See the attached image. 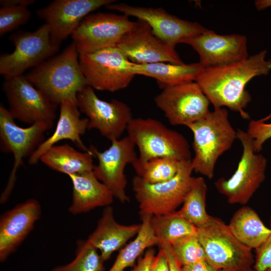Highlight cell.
<instances>
[{
  "instance_id": "ab89813d",
  "label": "cell",
  "mask_w": 271,
  "mask_h": 271,
  "mask_svg": "<svg viewBox=\"0 0 271 271\" xmlns=\"http://www.w3.org/2000/svg\"><path fill=\"white\" fill-rule=\"evenodd\" d=\"M35 0H1V7L24 6L28 7L35 3Z\"/></svg>"
},
{
  "instance_id": "ba28073f",
  "label": "cell",
  "mask_w": 271,
  "mask_h": 271,
  "mask_svg": "<svg viewBox=\"0 0 271 271\" xmlns=\"http://www.w3.org/2000/svg\"><path fill=\"white\" fill-rule=\"evenodd\" d=\"M53 123L37 122L27 127L17 125L8 109L0 106V148L3 152L12 153L13 168L7 184L2 193L1 203L6 202L14 188L18 170L26 157L30 158L45 140V132Z\"/></svg>"
},
{
  "instance_id": "f546056e",
  "label": "cell",
  "mask_w": 271,
  "mask_h": 271,
  "mask_svg": "<svg viewBox=\"0 0 271 271\" xmlns=\"http://www.w3.org/2000/svg\"><path fill=\"white\" fill-rule=\"evenodd\" d=\"M184 161L168 157L155 158L134 170L137 175L149 184L164 182L174 177Z\"/></svg>"
},
{
  "instance_id": "52a82bcc",
  "label": "cell",
  "mask_w": 271,
  "mask_h": 271,
  "mask_svg": "<svg viewBox=\"0 0 271 271\" xmlns=\"http://www.w3.org/2000/svg\"><path fill=\"white\" fill-rule=\"evenodd\" d=\"M193 171L190 160L184 161L176 175L164 182L149 184L135 176L132 187L140 215H161L176 211L189 191Z\"/></svg>"
},
{
  "instance_id": "3957f363",
  "label": "cell",
  "mask_w": 271,
  "mask_h": 271,
  "mask_svg": "<svg viewBox=\"0 0 271 271\" xmlns=\"http://www.w3.org/2000/svg\"><path fill=\"white\" fill-rule=\"evenodd\" d=\"M187 127L193 134V171L211 179L218 158L237 139V130L231 125L228 111L223 107L214 108L205 117Z\"/></svg>"
},
{
  "instance_id": "e0dca14e",
  "label": "cell",
  "mask_w": 271,
  "mask_h": 271,
  "mask_svg": "<svg viewBox=\"0 0 271 271\" xmlns=\"http://www.w3.org/2000/svg\"><path fill=\"white\" fill-rule=\"evenodd\" d=\"M114 0H55L36 11L49 29L52 44L61 43L77 28L89 14L100 8L114 3Z\"/></svg>"
},
{
  "instance_id": "44dd1931",
  "label": "cell",
  "mask_w": 271,
  "mask_h": 271,
  "mask_svg": "<svg viewBox=\"0 0 271 271\" xmlns=\"http://www.w3.org/2000/svg\"><path fill=\"white\" fill-rule=\"evenodd\" d=\"M88 123L87 118L80 117V111L77 104L69 101L62 102L60 104L59 117L54 132L29 158V164H36L48 150L65 140L71 141L82 151H89L81 138L87 129Z\"/></svg>"
},
{
  "instance_id": "7a4b0ae2",
  "label": "cell",
  "mask_w": 271,
  "mask_h": 271,
  "mask_svg": "<svg viewBox=\"0 0 271 271\" xmlns=\"http://www.w3.org/2000/svg\"><path fill=\"white\" fill-rule=\"evenodd\" d=\"M79 56L72 42L60 53L33 68L25 76L56 104L69 101L77 105L78 93L88 85Z\"/></svg>"
},
{
  "instance_id": "60d3db41",
  "label": "cell",
  "mask_w": 271,
  "mask_h": 271,
  "mask_svg": "<svg viewBox=\"0 0 271 271\" xmlns=\"http://www.w3.org/2000/svg\"><path fill=\"white\" fill-rule=\"evenodd\" d=\"M255 6L258 11H262L271 7V0H257L255 1Z\"/></svg>"
},
{
  "instance_id": "ffe728a7",
  "label": "cell",
  "mask_w": 271,
  "mask_h": 271,
  "mask_svg": "<svg viewBox=\"0 0 271 271\" xmlns=\"http://www.w3.org/2000/svg\"><path fill=\"white\" fill-rule=\"evenodd\" d=\"M41 214L36 199H30L5 212L0 219V261L14 252L33 229Z\"/></svg>"
},
{
  "instance_id": "8fae6325",
  "label": "cell",
  "mask_w": 271,
  "mask_h": 271,
  "mask_svg": "<svg viewBox=\"0 0 271 271\" xmlns=\"http://www.w3.org/2000/svg\"><path fill=\"white\" fill-rule=\"evenodd\" d=\"M3 90L14 119L31 125L37 122L53 123L58 104L35 87L24 75L5 79Z\"/></svg>"
},
{
  "instance_id": "e575fe53",
  "label": "cell",
  "mask_w": 271,
  "mask_h": 271,
  "mask_svg": "<svg viewBox=\"0 0 271 271\" xmlns=\"http://www.w3.org/2000/svg\"><path fill=\"white\" fill-rule=\"evenodd\" d=\"M269 228L271 229V215L269 218ZM255 256L253 268L256 271H265L271 267V233L266 240L255 249Z\"/></svg>"
},
{
  "instance_id": "9a60e30c",
  "label": "cell",
  "mask_w": 271,
  "mask_h": 271,
  "mask_svg": "<svg viewBox=\"0 0 271 271\" xmlns=\"http://www.w3.org/2000/svg\"><path fill=\"white\" fill-rule=\"evenodd\" d=\"M105 8L147 22L158 39L174 48L178 44L184 43L207 30L197 22L181 19L160 8L133 6L124 3L110 4Z\"/></svg>"
},
{
  "instance_id": "d6a6232c",
  "label": "cell",
  "mask_w": 271,
  "mask_h": 271,
  "mask_svg": "<svg viewBox=\"0 0 271 271\" xmlns=\"http://www.w3.org/2000/svg\"><path fill=\"white\" fill-rule=\"evenodd\" d=\"M31 13L27 7L3 6L0 9V36L26 23Z\"/></svg>"
},
{
  "instance_id": "603a6c76",
  "label": "cell",
  "mask_w": 271,
  "mask_h": 271,
  "mask_svg": "<svg viewBox=\"0 0 271 271\" xmlns=\"http://www.w3.org/2000/svg\"><path fill=\"white\" fill-rule=\"evenodd\" d=\"M72 184V201L68 208L73 215L86 213L100 207L109 206L114 198L110 190L93 171L68 176Z\"/></svg>"
},
{
  "instance_id": "7402d4cb",
  "label": "cell",
  "mask_w": 271,
  "mask_h": 271,
  "mask_svg": "<svg viewBox=\"0 0 271 271\" xmlns=\"http://www.w3.org/2000/svg\"><path fill=\"white\" fill-rule=\"evenodd\" d=\"M141 224L123 225L118 223L110 206L104 209L94 231L86 240L100 251L105 261L112 253L121 249L126 242L138 233Z\"/></svg>"
},
{
  "instance_id": "b9f144b4",
  "label": "cell",
  "mask_w": 271,
  "mask_h": 271,
  "mask_svg": "<svg viewBox=\"0 0 271 271\" xmlns=\"http://www.w3.org/2000/svg\"><path fill=\"white\" fill-rule=\"evenodd\" d=\"M271 118V112L263 118L258 119L261 122H265Z\"/></svg>"
},
{
  "instance_id": "f35d334b",
  "label": "cell",
  "mask_w": 271,
  "mask_h": 271,
  "mask_svg": "<svg viewBox=\"0 0 271 271\" xmlns=\"http://www.w3.org/2000/svg\"><path fill=\"white\" fill-rule=\"evenodd\" d=\"M182 271H219L206 260L182 266Z\"/></svg>"
},
{
  "instance_id": "30bf717a",
  "label": "cell",
  "mask_w": 271,
  "mask_h": 271,
  "mask_svg": "<svg viewBox=\"0 0 271 271\" xmlns=\"http://www.w3.org/2000/svg\"><path fill=\"white\" fill-rule=\"evenodd\" d=\"M9 39L15 46L14 51L0 56V74L5 79L23 75L27 69L53 56L59 49L52 44L46 24L33 32L17 31Z\"/></svg>"
},
{
  "instance_id": "9c48e42d",
  "label": "cell",
  "mask_w": 271,
  "mask_h": 271,
  "mask_svg": "<svg viewBox=\"0 0 271 271\" xmlns=\"http://www.w3.org/2000/svg\"><path fill=\"white\" fill-rule=\"evenodd\" d=\"M81 71L94 89L114 92L128 86L134 77L130 61L117 47L79 55Z\"/></svg>"
},
{
  "instance_id": "5bb4252c",
  "label": "cell",
  "mask_w": 271,
  "mask_h": 271,
  "mask_svg": "<svg viewBox=\"0 0 271 271\" xmlns=\"http://www.w3.org/2000/svg\"><path fill=\"white\" fill-rule=\"evenodd\" d=\"M154 100L173 125L187 126L205 117L210 112V102L195 81L166 87Z\"/></svg>"
},
{
  "instance_id": "484cf974",
  "label": "cell",
  "mask_w": 271,
  "mask_h": 271,
  "mask_svg": "<svg viewBox=\"0 0 271 271\" xmlns=\"http://www.w3.org/2000/svg\"><path fill=\"white\" fill-rule=\"evenodd\" d=\"M228 225L235 237L251 249L258 248L271 233V229L263 224L257 213L246 206L233 214Z\"/></svg>"
},
{
  "instance_id": "f1b7e54d",
  "label": "cell",
  "mask_w": 271,
  "mask_h": 271,
  "mask_svg": "<svg viewBox=\"0 0 271 271\" xmlns=\"http://www.w3.org/2000/svg\"><path fill=\"white\" fill-rule=\"evenodd\" d=\"M207 187L202 177H193L189 191L178 213L197 228L205 225L209 220L206 210Z\"/></svg>"
},
{
  "instance_id": "8992f818",
  "label": "cell",
  "mask_w": 271,
  "mask_h": 271,
  "mask_svg": "<svg viewBox=\"0 0 271 271\" xmlns=\"http://www.w3.org/2000/svg\"><path fill=\"white\" fill-rule=\"evenodd\" d=\"M237 138L242 146V154L234 173L228 179H218L214 184L230 204H247L265 179L266 158L254 150L253 140L241 129Z\"/></svg>"
},
{
  "instance_id": "5b68a950",
  "label": "cell",
  "mask_w": 271,
  "mask_h": 271,
  "mask_svg": "<svg viewBox=\"0 0 271 271\" xmlns=\"http://www.w3.org/2000/svg\"><path fill=\"white\" fill-rule=\"evenodd\" d=\"M197 236L206 260L218 270H244L254 263L252 249L241 243L218 218L210 216L207 224L198 228Z\"/></svg>"
},
{
  "instance_id": "277c9868",
  "label": "cell",
  "mask_w": 271,
  "mask_h": 271,
  "mask_svg": "<svg viewBox=\"0 0 271 271\" xmlns=\"http://www.w3.org/2000/svg\"><path fill=\"white\" fill-rule=\"evenodd\" d=\"M126 131L140 153L131 164L134 170L155 158L168 157L181 161L192 159L185 137L160 121L152 118H133Z\"/></svg>"
},
{
  "instance_id": "4dcf8cb0",
  "label": "cell",
  "mask_w": 271,
  "mask_h": 271,
  "mask_svg": "<svg viewBox=\"0 0 271 271\" xmlns=\"http://www.w3.org/2000/svg\"><path fill=\"white\" fill-rule=\"evenodd\" d=\"M77 246L75 258L52 271H104V261L96 248L87 240L78 241Z\"/></svg>"
},
{
  "instance_id": "83f0119b",
  "label": "cell",
  "mask_w": 271,
  "mask_h": 271,
  "mask_svg": "<svg viewBox=\"0 0 271 271\" xmlns=\"http://www.w3.org/2000/svg\"><path fill=\"white\" fill-rule=\"evenodd\" d=\"M151 224L159 244L172 245L185 237L198 235V228L181 216L178 211L153 215Z\"/></svg>"
},
{
  "instance_id": "7bdbcfd3",
  "label": "cell",
  "mask_w": 271,
  "mask_h": 271,
  "mask_svg": "<svg viewBox=\"0 0 271 271\" xmlns=\"http://www.w3.org/2000/svg\"><path fill=\"white\" fill-rule=\"evenodd\" d=\"M219 271H256V270L254 269L253 268H252L251 267L247 269L241 270H231L221 269V270H219Z\"/></svg>"
},
{
  "instance_id": "7c38bea8",
  "label": "cell",
  "mask_w": 271,
  "mask_h": 271,
  "mask_svg": "<svg viewBox=\"0 0 271 271\" xmlns=\"http://www.w3.org/2000/svg\"><path fill=\"white\" fill-rule=\"evenodd\" d=\"M122 14L98 13L87 15L71 35L79 55L115 47L136 21Z\"/></svg>"
},
{
  "instance_id": "ee69618b",
  "label": "cell",
  "mask_w": 271,
  "mask_h": 271,
  "mask_svg": "<svg viewBox=\"0 0 271 271\" xmlns=\"http://www.w3.org/2000/svg\"><path fill=\"white\" fill-rule=\"evenodd\" d=\"M265 271H271V267L266 269Z\"/></svg>"
},
{
  "instance_id": "4316f807",
  "label": "cell",
  "mask_w": 271,
  "mask_h": 271,
  "mask_svg": "<svg viewBox=\"0 0 271 271\" xmlns=\"http://www.w3.org/2000/svg\"><path fill=\"white\" fill-rule=\"evenodd\" d=\"M152 216H141V226L136 238L120 249L114 263L108 271H124L126 268L133 266L136 261L147 248L158 245L159 240L151 224Z\"/></svg>"
},
{
  "instance_id": "cb8c5ba5",
  "label": "cell",
  "mask_w": 271,
  "mask_h": 271,
  "mask_svg": "<svg viewBox=\"0 0 271 271\" xmlns=\"http://www.w3.org/2000/svg\"><path fill=\"white\" fill-rule=\"evenodd\" d=\"M204 67L199 63L176 64L159 62L136 64L132 67L134 75H142L155 78L160 87L164 88L196 81Z\"/></svg>"
},
{
  "instance_id": "836d02e7",
  "label": "cell",
  "mask_w": 271,
  "mask_h": 271,
  "mask_svg": "<svg viewBox=\"0 0 271 271\" xmlns=\"http://www.w3.org/2000/svg\"><path fill=\"white\" fill-rule=\"evenodd\" d=\"M246 131L253 140L254 152L259 153L264 143L271 138V123L251 120Z\"/></svg>"
},
{
  "instance_id": "ac0fdd59",
  "label": "cell",
  "mask_w": 271,
  "mask_h": 271,
  "mask_svg": "<svg viewBox=\"0 0 271 271\" xmlns=\"http://www.w3.org/2000/svg\"><path fill=\"white\" fill-rule=\"evenodd\" d=\"M116 47L136 64L184 63L175 48L158 39L151 26L141 20H138L134 26L124 34Z\"/></svg>"
},
{
  "instance_id": "4fadbf2b",
  "label": "cell",
  "mask_w": 271,
  "mask_h": 271,
  "mask_svg": "<svg viewBox=\"0 0 271 271\" xmlns=\"http://www.w3.org/2000/svg\"><path fill=\"white\" fill-rule=\"evenodd\" d=\"M77 101L79 111L88 119L87 129H97L110 142L119 139L133 119L127 104L115 99L102 100L89 85L78 93Z\"/></svg>"
},
{
  "instance_id": "74e56055",
  "label": "cell",
  "mask_w": 271,
  "mask_h": 271,
  "mask_svg": "<svg viewBox=\"0 0 271 271\" xmlns=\"http://www.w3.org/2000/svg\"><path fill=\"white\" fill-rule=\"evenodd\" d=\"M150 271H170L168 261L164 252L160 248L154 257Z\"/></svg>"
},
{
  "instance_id": "d4e9b609",
  "label": "cell",
  "mask_w": 271,
  "mask_h": 271,
  "mask_svg": "<svg viewBox=\"0 0 271 271\" xmlns=\"http://www.w3.org/2000/svg\"><path fill=\"white\" fill-rule=\"evenodd\" d=\"M93 154L80 152L68 144L55 145L48 150L40 161L50 169L67 175L93 171Z\"/></svg>"
},
{
  "instance_id": "d590c367",
  "label": "cell",
  "mask_w": 271,
  "mask_h": 271,
  "mask_svg": "<svg viewBox=\"0 0 271 271\" xmlns=\"http://www.w3.org/2000/svg\"><path fill=\"white\" fill-rule=\"evenodd\" d=\"M159 248L165 253L167 258L170 271H182V265L175 255L171 244L167 243H160Z\"/></svg>"
},
{
  "instance_id": "8d00e7d4",
  "label": "cell",
  "mask_w": 271,
  "mask_h": 271,
  "mask_svg": "<svg viewBox=\"0 0 271 271\" xmlns=\"http://www.w3.org/2000/svg\"><path fill=\"white\" fill-rule=\"evenodd\" d=\"M155 250L149 248L143 257L141 256L138 259L137 263L130 271H150L151 263L155 256Z\"/></svg>"
},
{
  "instance_id": "6da1fadb",
  "label": "cell",
  "mask_w": 271,
  "mask_h": 271,
  "mask_svg": "<svg viewBox=\"0 0 271 271\" xmlns=\"http://www.w3.org/2000/svg\"><path fill=\"white\" fill-rule=\"evenodd\" d=\"M266 55L263 50L239 61L205 68L195 82L214 108L227 107L249 119L245 108L251 98L245 86L254 77L271 72V60L266 59Z\"/></svg>"
},
{
  "instance_id": "2e32d148",
  "label": "cell",
  "mask_w": 271,
  "mask_h": 271,
  "mask_svg": "<svg viewBox=\"0 0 271 271\" xmlns=\"http://www.w3.org/2000/svg\"><path fill=\"white\" fill-rule=\"evenodd\" d=\"M135 147L127 136L111 141L109 148L102 152L93 146L89 149L98 161L93 170L95 175L122 203L129 201L125 192L127 179L124 169L138 158Z\"/></svg>"
},
{
  "instance_id": "1f68e13d",
  "label": "cell",
  "mask_w": 271,
  "mask_h": 271,
  "mask_svg": "<svg viewBox=\"0 0 271 271\" xmlns=\"http://www.w3.org/2000/svg\"><path fill=\"white\" fill-rule=\"evenodd\" d=\"M171 246L175 255L182 265L206 260L204 250L197 235L185 237Z\"/></svg>"
},
{
  "instance_id": "d6986e66",
  "label": "cell",
  "mask_w": 271,
  "mask_h": 271,
  "mask_svg": "<svg viewBox=\"0 0 271 271\" xmlns=\"http://www.w3.org/2000/svg\"><path fill=\"white\" fill-rule=\"evenodd\" d=\"M184 43L198 53L199 62L204 68L230 64L249 56L247 39L243 35H219L207 29Z\"/></svg>"
}]
</instances>
